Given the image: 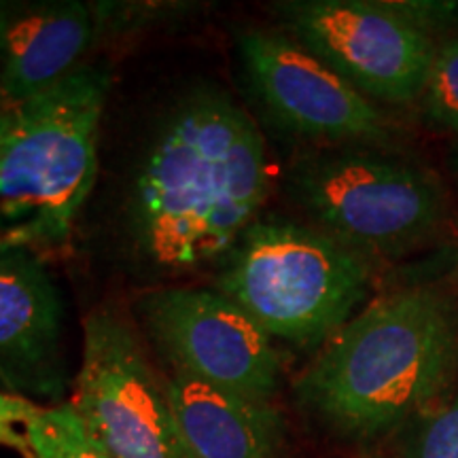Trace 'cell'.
I'll return each mask as SVG.
<instances>
[{
	"mask_svg": "<svg viewBox=\"0 0 458 458\" xmlns=\"http://www.w3.org/2000/svg\"><path fill=\"white\" fill-rule=\"evenodd\" d=\"M266 142L225 91H196L165 119L136 176L131 236L159 270L221 261L270 196Z\"/></svg>",
	"mask_w": 458,
	"mask_h": 458,
	"instance_id": "1",
	"label": "cell"
},
{
	"mask_svg": "<svg viewBox=\"0 0 458 458\" xmlns=\"http://www.w3.org/2000/svg\"><path fill=\"white\" fill-rule=\"evenodd\" d=\"M458 376V306L435 284L371 300L320 346L295 397L337 437L374 442L427 416Z\"/></svg>",
	"mask_w": 458,
	"mask_h": 458,
	"instance_id": "2",
	"label": "cell"
},
{
	"mask_svg": "<svg viewBox=\"0 0 458 458\" xmlns=\"http://www.w3.org/2000/svg\"><path fill=\"white\" fill-rule=\"evenodd\" d=\"M111 72L81 64L11 108L0 140V244L41 253L71 236L98 174V136Z\"/></svg>",
	"mask_w": 458,
	"mask_h": 458,
	"instance_id": "3",
	"label": "cell"
},
{
	"mask_svg": "<svg viewBox=\"0 0 458 458\" xmlns=\"http://www.w3.org/2000/svg\"><path fill=\"white\" fill-rule=\"evenodd\" d=\"M376 261L314 225L257 219L221 259L216 291L274 340L323 346L374 291Z\"/></svg>",
	"mask_w": 458,
	"mask_h": 458,
	"instance_id": "4",
	"label": "cell"
},
{
	"mask_svg": "<svg viewBox=\"0 0 458 458\" xmlns=\"http://www.w3.org/2000/svg\"><path fill=\"white\" fill-rule=\"evenodd\" d=\"M286 191L314 227L369 259H401L448 229L452 199L427 164L374 147H325L295 159Z\"/></svg>",
	"mask_w": 458,
	"mask_h": 458,
	"instance_id": "5",
	"label": "cell"
},
{
	"mask_svg": "<svg viewBox=\"0 0 458 458\" xmlns=\"http://www.w3.org/2000/svg\"><path fill=\"white\" fill-rule=\"evenodd\" d=\"M274 11L286 37L376 105L420 102L437 41L394 3L291 0Z\"/></svg>",
	"mask_w": 458,
	"mask_h": 458,
	"instance_id": "6",
	"label": "cell"
},
{
	"mask_svg": "<svg viewBox=\"0 0 458 458\" xmlns=\"http://www.w3.org/2000/svg\"><path fill=\"white\" fill-rule=\"evenodd\" d=\"M108 458H193L170 405L165 377L148 363L139 335L114 312H91L71 401Z\"/></svg>",
	"mask_w": 458,
	"mask_h": 458,
	"instance_id": "7",
	"label": "cell"
},
{
	"mask_svg": "<svg viewBox=\"0 0 458 458\" xmlns=\"http://www.w3.org/2000/svg\"><path fill=\"white\" fill-rule=\"evenodd\" d=\"M140 318L174 371L250 399L276 394L283 374L276 340L216 289L153 291L142 297Z\"/></svg>",
	"mask_w": 458,
	"mask_h": 458,
	"instance_id": "8",
	"label": "cell"
},
{
	"mask_svg": "<svg viewBox=\"0 0 458 458\" xmlns=\"http://www.w3.org/2000/svg\"><path fill=\"white\" fill-rule=\"evenodd\" d=\"M246 81L280 128L325 147L386 148L399 125L385 108L280 32L240 37Z\"/></svg>",
	"mask_w": 458,
	"mask_h": 458,
	"instance_id": "9",
	"label": "cell"
},
{
	"mask_svg": "<svg viewBox=\"0 0 458 458\" xmlns=\"http://www.w3.org/2000/svg\"><path fill=\"white\" fill-rule=\"evenodd\" d=\"M64 297L41 253L0 244V380L17 397L60 399Z\"/></svg>",
	"mask_w": 458,
	"mask_h": 458,
	"instance_id": "10",
	"label": "cell"
},
{
	"mask_svg": "<svg viewBox=\"0 0 458 458\" xmlns=\"http://www.w3.org/2000/svg\"><path fill=\"white\" fill-rule=\"evenodd\" d=\"M96 17L79 0L0 3V102L11 111L81 66Z\"/></svg>",
	"mask_w": 458,
	"mask_h": 458,
	"instance_id": "11",
	"label": "cell"
},
{
	"mask_svg": "<svg viewBox=\"0 0 458 458\" xmlns=\"http://www.w3.org/2000/svg\"><path fill=\"white\" fill-rule=\"evenodd\" d=\"M165 388L193 458H283L284 418L272 401L210 386L174 369Z\"/></svg>",
	"mask_w": 458,
	"mask_h": 458,
	"instance_id": "12",
	"label": "cell"
},
{
	"mask_svg": "<svg viewBox=\"0 0 458 458\" xmlns=\"http://www.w3.org/2000/svg\"><path fill=\"white\" fill-rule=\"evenodd\" d=\"M24 427L30 458H108L85 431L72 403L41 408Z\"/></svg>",
	"mask_w": 458,
	"mask_h": 458,
	"instance_id": "13",
	"label": "cell"
},
{
	"mask_svg": "<svg viewBox=\"0 0 458 458\" xmlns=\"http://www.w3.org/2000/svg\"><path fill=\"white\" fill-rule=\"evenodd\" d=\"M420 105L435 130L458 139V37L437 43Z\"/></svg>",
	"mask_w": 458,
	"mask_h": 458,
	"instance_id": "14",
	"label": "cell"
},
{
	"mask_svg": "<svg viewBox=\"0 0 458 458\" xmlns=\"http://www.w3.org/2000/svg\"><path fill=\"white\" fill-rule=\"evenodd\" d=\"M411 458H458V391L428 411Z\"/></svg>",
	"mask_w": 458,
	"mask_h": 458,
	"instance_id": "15",
	"label": "cell"
},
{
	"mask_svg": "<svg viewBox=\"0 0 458 458\" xmlns=\"http://www.w3.org/2000/svg\"><path fill=\"white\" fill-rule=\"evenodd\" d=\"M38 410L41 408H38L37 403H32L30 399L17 397L13 393L0 391V420L11 422V425H15V422L26 425V422L30 420Z\"/></svg>",
	"mask_w": 458,
	"mask_h": 458,
	"instance_id": "16",
	"label": "cell"
},
{
	"mask_svg": "<svg viewBox=\"0 0 458 458\" xmlns=\"http://www.w3.org/2000/svg\"><path fill=\"white\" fill-rule=\"evenodd\" d=\"M0 445H11V448H17L28 454V442L26 435L17 433L15 427L11 422L0 420Z\"/></svg>",
	"mask_w": 458,
	"mask_h": 458,
	"instance_id": "17",
	"label": "cell"
},
{
	"mask_svg": "<svg viewBox=\"0 0 458 458\" xmlns=\"http://www.w3.org/2000/svg\"><path fill=\"white\" fill-rule=\"evenodd\" d=\"M448 164H450V168H452V172H454V174L458 176V139H456V142H454V147H452V151H450Z\"/></svg>",
	"mask_w": 458,
	"mask_h": 458,
	"instance_id": "18",
	"label": "cell"
},
{
	"mask_svg": "<svg viewBox=\"0 0 458 458\" xmlns=\"http://www.w3.org/2000/svg\"><path fill=\"white\" fill-rule=\"evenodd\" d=\"M7 114H9V111L3 106V102H0V140H3L4 125H7Z\"/></svg>",
	"mask_w": 458,
	"mask_h": 458,
	"instance_id": "19",
	"label": "cell"
},
{
	"mask_svg": "<svg viewBox=\"0 0 458 458\" xmlns=\"http://www.w3.org/2000/svg\"><path fill=\"white\" fill-rule=\"evenodd\" d=\"M371 458H386V456H371Z\"/></svg>",
	"mask_w": 458,
	"mask_h": 458,
	"instance_id": "20",
	"label": "cell"
}]
</instances>
